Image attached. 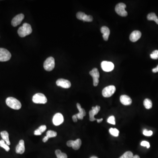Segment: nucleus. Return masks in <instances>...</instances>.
<instances>
[{
	"mask_svg": "<svg viewBox=\"0 0 158 158\" xmlns=\"http://www.w3.org/2000/svg\"><path fill=\"white\" fill-rule=\"evenodd\" d=\"M100 107L99 105H97L95 107H92V109L89 112V116H90V120L91 121L97 120V119L95 118V115H97L99 113V111L100 110Z\"/></svg>",
	"mask_w": 158,
	"mask_h": 158,
	"instance_id": "2eb2a0df",
	"label": "nucleus"
},
{
	"mask_svg": "<svg viewBox=\"0 0 158 158\" xmlns=\"http://www.w3.org/2000/svg\"><path fill=\"white\" fill-rule=\"evenodd\" d=\"M150 57L153 59H158V50H155L152 52V53L150 55Z\"/></svg>",
	"mask_w": 158,
	"mask_h": 158,
	"instance_id": "c756f323",
	"label": "nucleus"
},
{
	"mask_svg": "<svg viewBox=\"0 0 158 158\" xmlns=\"http://www.w3.org/2000/svg\"><path fill=\"white\" fill-rule=\"evenodd\" d=\"M152 72L154 73H156L158 72V65L156 68H153L152 70Z\"/></svg>",
	"mask_w": 158,
	"mask_h": 158,
	"instance_id": "f704fd0d",
	"label": "nucleus"
},
{
	"mask_svg": "<svg viewBox=\"0 0 158 158\" xmlns=\"http://www.w3.org/2000/svg\"><path fill=\"white\" fill-rule=\"evenodd\" d=\"M116 88L114 86L110 85L104 88L102 94L104 97L109 98L112 96L116 91Z\"/></svg>",
	"mask_w": 158,
	"mask_h": 158,
	"instance_id": "423d86ee",
	"label": "nucleus"
},
{
	"mask_svg": "<svg viewBox=\"0 0 158 158\" xmlns=\"http://www.w3.org/2000/svg\"><path fill=\"white\" fill-rule=\"evenodd\" d=\"M101 33L103 34V38L105 41L108 40V37L110 35V30L106 26H102L101 28Z\"/></svg>",
	"mask_w": 158,
	"mask_h": 158,
	"instance_id": "aec40b11",
	"label": "nucleus"
},
{
	"mask_svg": "<svg viewBox=\"0 0 158 158\" xmlns=\"http://www.w3.org/2000/svg\"><path fill=\"white\" fill-rule=\"evenodd\" d=\"M1 135L2 139L5 141V142H6V144L8 145H10L11 143L9 141V134L8 132L6 131H2L1 132Z\"/></svg>",
	"mask_w": 158,
	"mask_h": 158,
	"instance_id": "412c9836",
	"label": "nucleus"
},
{
	"mask_svg": "<svg viewBox=\"0 0 158 158\" xmlns=\"http://www.w3.org/2000/svg\"><path fill=\"white\" fill-rule=\"evenodd\" d=\"M134 155L132 152L130 151H126L119 158H132Z\"/></svg>",
	"mask_w": 158,
	"mask_h": 158,
	"instance_id": "c85d7f7f",
	"label": "nucleus"
},
{
	"mask_svg": "<svg viewBox=\"0 0 158 158\" xmlns=\"http://www.w3.org/2000/svg\"><path fill=\"white\" fill-rule=\"evenodd\" d=\"M97 120L98 123H101L102 121L103 120V119L102 118V119H97Z\"/></svg>",
	"mask_w": 158,
	"mask_h": 158,
	"instance_id": "c9c22d12",
	"label": "nucleus"
},
{
	"mask_svg": "<svg viewBox=\"0 0 158 158\" xmlns=\"http://www.w3.org/2000/svg\"><path fill=\"white\" fill-rule=\"evenodd\" d=\"M72 118H73V122H77L78 120V118L77 117V115H74L73 116V117H72Z\"/></svg>",
	"mask_w": 158,
	"mask_h": 158,
	"instance_id": "72a5a7b5",
	"label": "nucleus"
},
{
	"mask_svg": "<svg viewBox=\"0 0 158 158\" xmlns=\"http://www.w3.org/2000/svg\"><path fill=\"white\" fill-rule=\"evenodd\" d=\"M55 154L57 158H67V155L65 153H62L60 150H56L55 151Z\"/></svg>",
	"mask_w": 158,
	"mask_h": 158,
	"instance_id": "a878e982",
	"label": "nucleus"
},
{
	"mask_svg": "<svg viewBox=\"0 0 158 158\" xmlns=\"http://www.w3.org/2000/svg\"><path fill=\"white\" fill-rule=\"evenodd\" d=\"M143 134L146 136H151L153 134V132L151 130H147L146 129H145L143 130Z\"/></svg>",
	"mask_w": 158,
	"mask_h": 158,
	"instance_id": "2f4dec72",
	"label": "nucleus"
},
{
	"mask_svg": "<svg viewBox=\"0 0 158 158\" xmlns=\"http://www.w3.org/2000/svg\"><path fill=\"white\" fill-rule=\"evenodd\" d=\"M67 145L69 147H72L73 149L77 150L80 149L81 145V140L80 139H77L75 141L70 140L67 142Z\"/></svg>",
	"mask_w": 158,
	"mask_h": 158,
	"instance_id": "1a4fd4ad",
	"label": "nucleus"
},
{
	"mask_svg": "<svg viewBox=\"0 0 158 158\" xmlns=\"http://www.w3.org/2000/svg\"><path fill=\"white\" fill-rule=\"evenodd\" d=\"M25 147L24 141L23 140H21L19 141L18 145L16 147L15 151L17 153L19 154H22L25 152Z\"/></svg>",
	"mask_w": 158,
	"mask_h": 158,
	"instance_id": "f3484780",
	"label": "nucleus"
},
{
	"mask_svg": "<svg viewBox=\"0 0 158 158\" xmlns=\"http://www.w3.org/2000/svg\"><path fill=\"white\" fill-rule=\"evenodd\" d=\"M0 146L3 147V149H5L6 151H9L10 150L9 147L5 143V142L3 139L0 140Z\"/></svg>",
	"mask_w": 158,
	"mask_h": 158,
	"instance_id": "cd10ccee",
	"label": "nucleus"
},
{
	"mask_svg": "<svg viewBox=\"0 0 158 158\" xmlns=\"http://www.w3.org/2000/svg\"><path fill=\"white\" fill-rule=\"evenodd\" d=\"M52 122L55 126H59L64 122V117L60 113H57L54 115L52 119Z\"/></svg>",
	"mask_w": 158,
	"mask_h": 158,
	"instance_id": "f8f14e48",
	"label": "nucleus"
},
{
	"mask_svg": "<svg viewBox=\"0 0 158 158\" xmlns=\"http://www.w3.org/2000/svg\"><path fill=\"white\" fill-rule=\"evenodd\" d=\"M6 103L8 106L15 110H19L22 107L21 102L13 97H8L6 100Z\"/></svg>",
	"mask_w": 158,
	"mask_h": 158,
	"instance_id": "f03ea898",
	"label": "nucleus"
},
{
	"mask_svg": "<svg viewBox=\"0 0 158 158\" xmlns=\"http://www.w3.org/2000/svg\"><path fill=\"white\" fill-rule=\"evenodd\" d=\"M120 101L122 104L124 105H130L132 103L131 98L126 95H122L120 97Z\"/></svg>",
	"mask_w": 158,
	"mask_h": 158,
	"instance_id": "a211bd4d",
	"label": "nucleus"
},
{
	"mask_svg": "<svg viewBox=\"0 0 158 158\" xmlns=\"http://www.w3.org/2000/svg\"><path fill=\"white\" fill-rule=\"evenodd\" d=\"M47 129L46 125H41L39 128L35 130L34 134L35 135H40L42 133L44 132Z\"/></svg>",
	"mask_w": 158,
	"mask_h": 158,
	"instance_id": "4be33fe9",
	"label": "nucleus"
},
{
	"mask_svg": "<svg viewBox=\"0 0 158 158\" xmlns=\"http://www.w3.org/2000/svg\"><path fill=\"white\" fill-rule=\"evenodd\" d=\"M90 158H98V157H96V156H92V157H91Z\"/></svg>",
	"mask_w": 158,
	"mask_h": 158,
	"instance_id": "4c0bfd02",
	"label": "nucleus"
},
{
	"mask_svg": "<svg viewBox=\"0 0 158 158\" xmlns=\"http://www.w3.org/2000/svg\"><path fill=\"white\" fill-rule=\"evenodd\" d=\"M57 135V132L56 131H53V130H49L47 131L46 136L45 137L48 139H49V138H54V137H56Z\"/></svg>",
	"mask_w": 158,
	"mask_h": 158,
	"instance_id": "393cba45",
	"label": "nucleus"
},
{
	"mask_svg": "<svg viewBox=\"0 0 158 158\" xmlns=\"http://www.w3.org/2000/svg\"><path fill=\"white\" fill-rule=\"evenodd\" d=\"M77 106L79 112L77 114H76L78 119L80 120H82L83 119L84 116L86 115V112L85 109L82 108L81 106V104L79 103L77 104Z\"/></svg>",
	"mask_w": 158,
	"mask_h": 158,
	"instance_id": "6ab92c4d",
	"label": "nucleus"
},
{
	"mask_svg": "<svg viewBox=\"0 0 158 158\" xmlns=\"http://www.w3.org/2000/svg\"><path fill=\"white\" fill-rule=\"evenodd\" d=\"M24 18V15L23 14H19L16 15L13 18L12 21V25L14 27H16L21 24Z\"/></svg>",
	"mask_w": 158,
	"mask_h": 158,
	"instance_id": "4468645a",
	"label": "nucleus"
},
{
	"mask_svg": "<svg viewBox=\"0 0 158 158\" xmlns=\"http://www.w3.org/2000/svg\"><path fill=\"white\" fill-rule=\"evenodd\" d=\"M101 67L103 71L110 72L114 69V64L111 61H104L101 63Z\"/></svg>",
	"mask_w": 158,
	"mask_h": 158,
	"instance_id": "9b49d317",
	"label": "nucleus"
},
{
	"mask_svg": "<svg viewBox=\"0 0 158 158\" xmlns=\"http://www.w3.org/2000/svg\"><path fill=\"white\" fill-rule=\"evenodd\" d=\"M109 132L110 134L114 137H118L119 136V131L117 129L111 128L109 130Z\"/></svg>",
	"mask_w": 158,
	"mask_h": 158,
	"instance_id": "bb28decb",
	"label": "nucleus"
},
{
	"mask_svg": "<svg viewBox=\"0 0 158 158\" xmlns=\"http://www.w3.org/2000/svg\"><path fill=\"white\" fill-rule=\"evenodd\" d=\"M132 158H140L139 157V155H135Z\"/></svg>",
	"mask_w": 158,
	"mask_h": 158,
	"instance_id": "e433bc0d",
	"label": "nucleus"
},
{
	"mask_svg": "<svg viewBox=\"0 0 158 158\" xmlns=\"http://www.w3.org/2000/svg\"><path fill=\"white\" fill-rule=\"evenodd\" d=\"M107 122L111 124L115 125L116 124V122H115V118L114 116H110V117L108 119Z\"/></svg>",
	"mask_w": 158,
	"mask_h": 158,
	"instance_id": "7c9ffc66",
	"label": "nucleus"
},
{
	"mask_svg": "<svg viewBox=\"0 0 158 158\" xmlns=\"http://www.w3.org/2000/svg\"><path fill=\"white\" fill-rule=\"evenodd\" d=\"M144 105L146 109H150L152 106V102L149 99H146L144 101Z\"/></svg>",
	"mask_w": 158,
	"mask_h": 158,
	"instance_id": "b1692460",
	"label": "nucleus"
},
{
	"mask_svg": "<svg viewBox=\"0 0 158 158\" xmlns=\"http://www.w3.org/2000/svg\"><path fill=\"white\" fill-rule=\"evenodd\" d=\"M32 101L36 104H45L47 102L48 100L44 94L36 93L33 96Z\"/></svg>",
	"mask_w": 158,
	"mask_h": 158,
	"instance_id": "20e7f679",
	"label": "nucleus"
},
{
	"mask_svg": "<svg viewBox=\"0 0 158 158\" xmlns=\"http://www.w3.org/2000/svg\"><path fill=\"white\" fill-rule=\"evenodd\" d=\"M141 36V33L138 30L132 32L130 36V40L132 42H135L138 41Z\"/></svg>",
	"mask_w": 158,
	"mask_h": 158,
	"instance_id": "dca6fc26",
	"label": "nucleus"
},
{
	"mask_svg": "<svg viewBox=\"0 0 158 158\" xmlns=\"http://www.w3.org/2000/svg\"><path fill=\"white\" fill-rule=\"evenodd\" d=\"M141 145L142 146L146 147L147 149H149L150 147V144L149 142L146 141H143L141 143Z\"/></svg>",
	"mask_w": 158,
	"mask_h": 158,
	"instance_id": "473e14b6",
	"label": "nucleus"
},
{
	"mask_svg": "<svg viewBox=\"0 0 158 158\" xmlns=\"http://www.w3.org/2000/svg\"><path fill=\"white\" fill-rule=\"evenodd\" d=\"M32 32V29L30 24L24 23L22 26L19 27L18 30V34L21 38H24L30 35Z\"/></svg>",
	"mask_w": 158,
	"mask_h": 158,
	"instance_id": "f257e3e1",
	"label": "nucleus"
},
{
	"mask_svg": "<svg viewBox=\"0 0 158 158\" xmlns=\"http://www.w3.org/2000/svg\"><path fill=\"white\" fill-rule=\"evenodd\" d=\"M126 5L123 3L117 4L115 7V11L121 17H126L128 15V12L125 10Z\"/></svg>",
	"mask_w": 158,
	"mask_h": 158,
	"instance_id": "39448f33",
	"label": "nucleus"
},
{
	"mask_svg": "<svg viewBox=\"0 0 158 158\" xmlns=\"http://www.w3.org/2000/svg\"><path fill=\"white\" fill-rule=\"evenodd\" d=\"M91 76L93 77V85L94 86H98L99 83V78L100 77V74L97 68H95L89 73Z\"/></svg>",
	"mask_w": 158,
	"mask_h": 158,
	"instance_id": "6e6552de",
	"label": "nucleus"
},
{
	"mask_svg": "<svg viewBox=\"0 0 158 158\" xmlns=\"http://www.w3.org/2000/svg\"><path fill=\"white\" fill-rule=\"evenodd\" d=\"M55 66V61L54 58L50 57L47 58L44 64V67L45 70L51 71L54 69Z\"/></svg>",
	"mask_w": 158,
	"mask_h": 158,
	"instance_id": "7ed1b4c3",
	"label": "nucleus"
},
{
	"mask_svg": "<svg viewBox=\"0 0 158 158\" xmlns=\"http://www.w3.org/2000/svg\"><path fill=\"white\" fill-rule=\"evenodd\" d=\"M11 54L7 49L0 48V61H6L9 60Z\"/></svg>",
	"mask_w": 158,
	"mask_h": 158,
	"instance_id": "0eeeda50",
	"label": "nucleus"
},
{
	"mask_svg": "<svg viewBox=\"0 0 158 158\" xmlns=\"http://www.w3.org/2000/svg\"><path fill=\"white\" fill-rule=\"evenodd\" d=\"M147 19L149 21H155L157 24H158V18L157 15L155 13H150L147 15Z\"/></svg>",
	"mask_w": 158,
	"mask_h": 158,
	"instance_id": "5701e85b",
	"label": "nucleus"
},
{
	"mask_svg": "<svg viewBox=\"0 0 158 158\" xmlns=\"http://www.w3.org/2000/svg\"><path fill=\"white\" fill-rule=\"evenodd\" d=\"M76 17L78 19L84 22H91L93 21V17L91 15H87L83 12H80L77 13Z\"/></svg>",
	"mask_w": 158,
	"mask_h": 158,
	"instance_id": "9d476101",
	"label": "nucleus"
},
{
	"mask_svg": "<svg viewBox=\"0 0 158 158\" xmlns=\"http://www.w3.org/2000/svg\"><path fill=\"white\" fill-rule=\"evenodd\" d=\"M57 85L64 88H69L71 87V83L68 80L64 79H59L57 81Z\"/></svg>",
	"mask_w": 158,
	"mask_h": 158,
	"instance_id": "ddd939ff",
	"label": "nucleus"
}]
</instances>
